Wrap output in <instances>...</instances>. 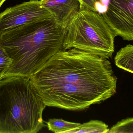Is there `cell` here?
Segmentation results:
<instances>
[{"label":"cell","mask_w":133,"mask_h":133,"mask_svg":"<svg viewBox=\"0 0 133 133\" xmlns=\"http://www.w3.org/2000/svg\"><path fill=\"white\" fill-rule=\"evenodd\" d=\"M46 123L48 130L55 133H67L81 125L80 123L70 122L62 119H50Z\"/></svg>","instance_id":"30bf717a"},{"label":"cell","mask_w":133,"mask_h":133,"mask_svg":"<svg viewBox=\"0 0 133 133\" xmlns=\"http://www.w3.org/2000/svg\"><path fill=\"white\" fill-rule=\"evenodd\" d=\"M46 107L30 77L5 74L0 79V133H36L45 125Z\"/></svg>","instance_id":"3957f363"},{"label":"cell","mask_w":133,"mask_h":133,"mask_svg":"<svg viewBox=\"0 0 133 133\" xmlns=\"http://www.w3.org/2000/svg\"><path fill=\"white\" fill-rule=\"evenodd\" d=\"M6 1V0H0V8H1L2 5L4 4V2Z\"/></svg>","instance_id":"9a60e30c"},{"label":"cell","mask_w":133,"mask_h":133,"mask_svg":"<svg viewBox=\"0 0 133 133\" xmlns=\"http://www.w3.org/2000/svg\"><path fill=\"white\" fill-rule=\"evenodd\" d=\"M80 9L85 8L96 12L95 4L98 0H78Z\"/></svg>","instance_id":"4fadbf2b"},{"label":"cell","mask_w":133,"mask_h":133,"mask_svg":"<svg viewBox=\"0 0 133 133\" xmlns=\"http://www.w3.org/2000/svg\"><path fill=\"white\" fill-rule=\"evenodd\" d=\"M5 52L4 49L3 48V47L0 45V56L3 54Z\"/></svg>","instance_id":"5bb4252c"},{"label":"cell","mask_w":133,"mask_h":133,"mask_svg":"<svg viewBox=\"0 0 133 133\" xmlns=\"http://www.w3.org/2000/svg\"><path fill=\"white\" fill-rule=\"evenodd\" d=\"M115 36L133 41V0H109L101 14Z\"/></svg>","instance_id":"8992f818"},{"label":"cell","mask_w":133,"mask_h":133,"mask_svg":"<svg viewBox=\"0 0 133 133\" xmlns=\"http://www.w3.org/2000/svg\"><path fill=\"white\" fill-rule=\"evenodd\" d=\"M12 62V60L5 52L0 56V79L5 74Z\"/></svg>","instance_id":"7c38bea8"},{"label":"cell","mask_w":133,"mask_h":133,"mask_svg":"<svg viewBox=\"0 0 133 133\" xmlns=\"http://www.w3.org/2000/svg\"><path fill=\"white\" fill-rule=\"evenodd\" d=\"M42 6L53 15L57 22L66 27L72 17L79 11L78 0H41Z\"/></svg>","instance_id":"52a82bcc"},{"label":"cell","mask_w":133,"mask_h":133,"mask_svg":"<svg viewBox=\"0 0 133 133\" xmlns=\"http://www.w3.org/2000/svg\"><path fill=\"white\" fill-rule=\"evenodd\" d=\"M30 77L46 106L65 110H84L116 92L111 62L76 48L59 51Z\"/></svg>","instance_id":"6da1fadb"},{"label":"cell","mask_w":133,"mask_h":133,"mask_svg":"<svg viewBox=\"0 0 133 133\" xmlns=\"http://www.w3.org/2000/svg\"><path fill=\"white\" fill-rule=\"evenodd\" d=\"M108 133H133V117L118 122L109 129Z\"/></svg>","instance_id":"8fae6325"},{"label":"cell","mask_w":133,"mask_h":133,"mask_svg":"<svg viewBox=\"0 0 133 133\" xmlns=\"http://www.w3.org/2000/svg\"><path fill=\"white\" fill-rule=\"evenodd\" d=\"M66 32V27L54 18L23 24L1 35L0 45L12 60L5 75L30 77L63 50Z\"/></svg>","instance_id":"7a4b0ae2"},{"label":"cell","mask_w":133,"mask_h":133,"mask_svg":"<svg viewBox=\"0 0 133 133\" xmlns=\"http://www.w3.org/2000/svg\"><path fill=\"white\" fill-rule=\"evenodd\" d=\"M109 130L108 126L102 121L91 120L88 122L81 124L67 133H108Z\"/></svg>","instance_id":"9c48e42d"},{"label":"cell","mask_w":133,"mask_h":133,"mask_svg":"<svg viewBox=\"0 0 133 133\" xmlns=\"http://www.w3.org/2000/svg\"><path fill=\"white\" fill-rule=\"evenodd\" d=\"M32 1H41V0H32Z\"/></svg>","instance_id":"2e32d148"},{"label":"cell","mask_w":133,"mask_h":133,"mask_svg":"<svg viewBox=\"0 0 133 133\" xmlns=\"http://www.w3.org/2000/svg\"><path fill=\"white\" fill-rule=\"evenodd\" d=\"M54 18L53 15L42 6L40 1L23 2L0 13V36L19 26Z\"/></svg>","instance_id":"5b68a950"},{"label":"cell","mask_w":133,"mask_h":133,"mask_svg":"<svg viewBox=\"0 0 133 133\" xmlns=\"http://www.w3.org/2000/svg\"><path fill=\"white\" fill-rule=\"evenodd\" d=\"M115 62L117 67L133 74V45L121 48L116 53Z\"/></svg>","instance_id":"ba28073f"},{"label":"cell","mask_w":133,"mask_h":133,"mask_svg":"<svg viewBox=\"0 0 133 133\" xmlns=\"http://www.w3.org/2000/svg\"><path fill=\"white\" fill-rule=\"evenodd\" d=\"M115 37L101 14L80 9L66 27L63 50L76 48L108 59L115 51Z\"/></svg>","instance_id":"277c9868"}]
</instances>
